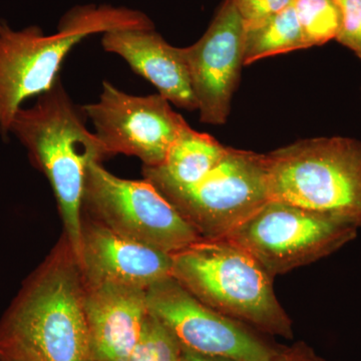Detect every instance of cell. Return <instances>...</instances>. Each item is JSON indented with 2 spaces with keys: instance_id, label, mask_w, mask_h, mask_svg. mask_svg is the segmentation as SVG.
Here are the masks:
<instances>
[{
  "instance_id": "1",
  "label": "cell",
  "mask_w": 361,
  "mask_h": 361,
  "mask_svg": "<svg viewBox=\"0 0 361 361\" xmlns=\"http://www.w3.org/2000/svg\"><path fill=\"white\" fill-rule=\"evenodd\" d=\"M85 291L77 256L63 235L0 319V358L96 361L85 319Z\"/></svg>"
},
{
  "instance_id": "2",
  "label": "cell",
  "mask_w": 361,
  "mask_h": 361,
  "mask_svg": "<svg viewBox=\"0 0 361 361\" xmlns=\"http://www.w3.org/2000/svg\"><path fill=\"white\" fill-rule=\"evenodd\" d=\"M84 111L75 106L61 78L37 97L32 108L14 116L11 134L20 140L30 161L54 190L65 233L78 258L82 238V206L87 168L109 154L94 133L85 127Z\"/></svg>"
},
{
  "instance_id": "3",
  "label": "cell",
  "mask_w": 361,
  "mask_h": 361,
  "mask_svg": "<svg viewBox=\"0 0 361 361\" xmlns=\"http://www.w3.org/2000/svg\"><path fill=\"white\" fill-rule=\"evenodd\" d=\"M126 28H154L146 14L126 7H73L59 21L58 32L39 26L16 30L0 18V135L8 137L14 116L30 97L54 87L71 49L85 37Z\"/></svg>"
},
{
  "instance_id": "4",
  "label": "cell",
  "mask_w": 361,
  "mask_h": 361,
  "mask_svg": "<svg viewBox=\"0 0 361 361\" xmlns=\"http://www.w3.org/2000/svg\"><path fill=\"white\" fill-rule=\"evenodd\" d=\"M172 257V276L209 307L290 338L291 319L278 301L273 277L244 249L226 239H202Z\"/></svg>"
},
{
  "instance_id": "5",
  "label": "cell",
  "mask_w": 361,
  "mask_h": 361,
  "mask_svg": "<svg viewBox=\"0 0 361 361\" xmlns=\"http://www.w3.org/2000/svg\"><path fill=\"white\" fill-rule=\"evenodd\" d=\"M270 200L284 202L361 230V141L300 140L266 154Z\"/></svg>"
},
{
  "instance_id": "6",
  "label": "cell",
  "mask_w": 361,
  "mask_h": 361,
  "mask_svg": "<svg viewBox=\"0 0 361 361\" xmlns=\"http://www.w3.org/2000/svg\"><path fill=\"white\" fill-rule=\"evenodd\" d=\"M358 231L348 223L269 200L223 239L244 249L274 278L336 253Z\"/></svg>"
},
{
  "instance_id": "7",
  "label": "cell",
  "mask_w": 361,
  "mask_h": 361,
  "mask_svg": "<svg viewBox=\"0 0 361 361\" xmlns=\"http://www.w3.org/2000/svg\"><path fill=\"white\" fill-rule=\"evenodd\" d=\"M82 215L171 255L202 240L149 180L122 179L99 161L87 168Z\"/></svg>"
},
{
  "instance_id": "8",
  "label": "cell",
  "mask_w": 361,
  "mask_h": 361,
  "mask_svg": "<svg viewBox=\"0 0 361 361\" xmlns=\"http://www.w3.org/2000/svg\"><path fill=\"white\" fill-rule=\"evenodd\" d=\"M157 189L202 239H223L270 200L266 154L228 147L196 184Z\"/></svg>"
},
{
  "instance_id": "9",
  "label": "cell",
  "mask_w": 361,
  "mask_h": 361,
  "mask_svg": "<svg viewBox=\"0 0 361 361\" xmlns=\"http://www.w3.org/2000/svg\"><path fill=\"white\" fill-rule=\"evenodd\" d=\"M147 304L182 349L227 361H271L277 355L244 323L209 307L173 276L147 289Z\"/></svg>"
},
{
  "instance_id": "10",
  "label": "cell",
  "mask_w": 361,
  "mask_h": 361,
  "mask_svg": "<svg viewBox=\"0 0 361 361\" xmlns=\"http://www.w3.org/2000/svg\"><path fill=\"white\" fill-rule=\"evenodd\" d=\"M160 94L133 96L103 82L99 101L82 109L109 156H134L144 167H159L171 147L189 127Z\"/></svg>"
},
{
  "instance_id": "11",
  "label": "cell",
  "mask_w": 361,
  "mask_h": 361,
  "mask_svg": "<svg viewBox=\"0 0 361 361\" xmlns=\"http://www.w3.org/2000/svg\"><path fill=\"white\" fill-rule=\"evenodd\" d=\"M245 26L233 0H226L205 35L183 47L202 123L224 125L244 66Z\"/></svg>"
},
{
  "instance_id": "12",
  "label": "cell",
  "mask_w": 361,
  "mask_h": 361,
  "mask_svg": "<svg viewBox=\"0 0 361 361\" xmlns=\"http://www.w3.org/2000/svg\"><path fill=\"white\" fill-rule=\"evenodd\" d=\"M78 264L85 284H116L148 289L172 276L171 254L118 234L82 215Z\"/></svg>"
},
{
  "instance_id": "13",
  "label": "cell",
  "mask_w": 361,
  "mask_h": 361,
  "mask_svg": "<svg viewBox=\"0 0 361 361\" xmlns=\"http://www.w3.org/2000/svg\"><path fill=\"white\" fill-rule=\"evenodd\" d=\"M85 312L96 361H127L149 315L147 289L85 284Z\"/></svg>"
},
{
  "instance_id": "14",
  "label": "cell",
  "mask_w": 361,
  "mask_h": 361,
  "mask_svg": "<svg viewBox=\"0 0 361 361\" xmlns=\"http://www.w3.org/2000/svg\"><path fill=\"white\" fill-rule=\"evenodd\" d=\"M104 51L118 54L161 97L185 110H198L183 47L169 44L154 28H126L104 33Z\"/></svg>"
},
{
  "instance_id": "15",
  "label": "cell",
  "mask_w": 361,
  "mask_h": 361,
  "mask_svg": "<svg viewBox=\"0 0 361 361\" xmlns=\"http://www.w3.org/2000/svg\"><path fill=\"white\" fill-rule=\"evenodd\" d=\"M228 147L215 137L188 127L171 147L159 167H144L142 175L156 188L196 184L224 157Z\"/></svg>"
},
{
  "instance_id": "16",
  "label": "cell",
  "mask_w": 361,
  "mask_h": 361,
  "mask_svg": "<svg viewBox=\"0 0 361 361\" xmlns=\"http://www.w3.org/2000/svg\"><path fill=\"white\" fill-rule=\"evenodd\" d=\"M308 49L293 4L263 23L245 28L244 66L280 54Z\"/></svg>"
},
{
  "instance_id": "17",
  "label": "cell",
  "mask_w": 361,
  "mask_h": 361,
  "mask_svg": "<svg viewBox=\"0 0 361 361\" xmlns=\"http://www.w3.org/2000/svg\"><path fill=\"white\" fill-rule=\"evenodd\" d=\"M293 7L308 49L336 39L341 23L336 0H294Z\"/></svg>"
},
{
  "instance_id": "18",
  "label": "cell",
  "mask_w": 361,
  "mask_h": 361,
  "mask_svg": "<svg viewBox=\"0 0 361 361\" xmlns=\"http://www.w3.org/2000/svg\"><path fill=\"white\" fill-rule=\"evenodd\" d=\"M180 344L149 312L141 338L127 361H180Z\"/></svg>"
},
{
  "instance_id": "19",
  "label": "cell",
  "mask_w": 361,
  "mask_h": 361,
  "mask_svg": "<svg viewBox=\"0 0 361 361\" xmlns=\"http://www.w3.org/2000/svg\"><path fill=\"white\" fill-rule=\"evenodd\" d=\"M341 23L336 40L361 59V0H336Z\"/></svg>"
},
{
  "instance_id": "20",
  "label": "cell",
  "mask_w": 361,
  "mask_h": 361,
  "mask_svg": "<svg viewBox=\"0 0 361 361\" xmlns=\"http://www.w3.org/2000/svg\"><path fill=\"white\" fill-rule=\"evenodd\" d=\"M245 28L263 23L293 4L294 0H233Z\"/></svg>"
},
{
  "instance_id": "21",
  "label": "cell",
  "mask_w": 361,
  "mask_h": 361,
  "mask_svg": "<svg viewBox=\"0 0 361 361\" xmlns=\"http://www.w3.org/2000/svg\"><path fill=\"white\" fill-rule=\"evenodd\" d=\"M271 361H323L305 344H295L293 348L278 351Z\"/></svg>"
},
{
  "instance_id": "22",
  "label": "cell",
  "mask_w": 361,
  "mask_h": 361,
  "mask_svg": "<svg viewBox=\"0 0 361 361\" xmlns=\"http://www.w3.org/2000/svg\"><path fill=\"white\" fill-rule=\"evenodd\" d=\"M180 361H227L220 360V358L210 357V356L198 355V353H192V351L182 349L180 353Z\"/></svg>"
},
{
  "instance_id": "23",
  "label": "cell",
  "mask_w": 361,
  "mask_h": 361,
  "mask_svg": "<svg viewBox=\"0 0 361 361\" xmlns=\"http://www.w3.org/2000/svg\"><path fill=\"white\" fill-rule=\"evenodd\" d=\"M0 361H18V360H7V358H0Z\"/></svg>"
},
{
  "instance_id": "24",
  "label": "cell",
  "mask_w": 361,
  "mask_h": 361,
  "mask_svg": "<svg viewBox=\"0 0 361 361\" xmlns=\"http://www.w3.org/2000/svg\"><path fill=\"white\" fill-rule=\"evenodd\" d=\"M360 90H361V89H360Z\"/></svg>"
}]
</instances>
